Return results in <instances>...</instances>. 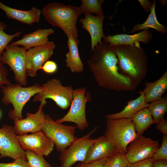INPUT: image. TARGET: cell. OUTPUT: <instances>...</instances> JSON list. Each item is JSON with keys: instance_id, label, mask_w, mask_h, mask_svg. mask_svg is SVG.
Instances as JSON below:
<instances>
[{"instance_id": "8fae6325", "label": "cell", "mask_w": 167, "mask_h": 167, "mask_svg": "<svg viewBox=\"0 0 167 167\" xmlns=\"http://www.w3.org/2000/svg\"><path fill=\"white\" fill-rule=\"evenodd\" d=\"M159 146L157 140L137 135L127 146L125 155L129 163L141 161L152 158Z\"/></svg>"}, {"instance_id": "8d00e7d4", "label": "cell", "mask_w": 167, "mask_h": 167, "mask_svg": "<svg viewBox=\"0 0 167 167\" xmlns=\"http://www.w3.org/2000/svg\"><path fill=\"white\" fill-rule=\"evenodd\" d=\"M156 127L163 135H167V121L164 118L157 124Z\"/></svg>"}, {"instance_id": "5b68a950", "label": "cell", "mask_w": 167, "mask_h": 167, "mask_svg": "<svg viewBox=\"0 0 167 167\" xmlns=\"http://www.w3.org/2000/svg\"><path fill=\"white\" fill-rule=\"evenodd\" d=\"M104 135L117 148L125 154L129 144L137 136L135 125L130 118L106 119Z\"/></svg>"}, {"instance_id": "2e32d148", "label": "cell", "mask_w": 167, "mask_h": 167, "mask_svg": "<svg viewBox=\"0 0 167 167\" xmlns=\"http://www.w3.org/2000/svg\"><path fill=\"white\" fill-rule=\"evenodd\" d=\"M118 151L104 135L95 139L88 151L84 162L110 157Z\"/></svg>"}, {"instance_id": "4316f807", "label": "cell", "mask_w": 167, "mask_h": 167, "mask_svg": "<svg viewBox=\"0 0 167 167\" xmlns=\"http://www.w3.org/2000/svg\"><path fill=\"white\" fill-rule=\"evenodd\" d=\"M80 7L82 14L84 15L92 13L96 15H104L101 5L104 2L102 0H81Z\"/></svg>"}, {"instance_id": "9c48e42d", "label": "cell", "mask_w": 167, "mask_h": 167, "mask_svg": "<svg viewBox=\"0 0 167 167\" xmlns=\"http://www.w3.org/2000/svg\"><path fill=\"white\" fill-rule=\"evenodd\" d=\"M96 128L81 138H76L67 148L61 152L60 167H71L77 162H84L88 150L95 139L91 136Z\"/></svg>"}, {"instance_id": "d6a6232c", "label": "cell", "mask_w": 167, "mask_h": 167, "mask_svg": "<svg viewBox=\"0 0 167 167\" xmlns=\"http://www.w3.org/2000/svg\"><path fill=\"white\" fill-rule=\"evenodd\" d=\"M108 158H105L88 162H80L75 167H103Z\"/></svg>"}, {"instance_id": "484cf974", "label": "cell", "mask_w": 167, "mask_h": 167, "mask_svg": "<svg viewBox=\"0 0 167 167\" xmlns=\"http://www.w3.org/2000/svg\"><path fill=\"white\" fill-rule=\"evenodd\" d=\"M148 108L153 119L154 123L157 124L164 118L167 111V96L151 102Z\"/></svg>"}, {"instance_id": "f35d334b", "label": "cell", "mask_w": 167, "mask_h": 167, "mask_svg": "<svg viewBox=\"0 0 167 167\" xmlns=\"http://www.w3.org/2000/svg\"><path fill=\"white\" fill-rule=\"evenodd\" d=\"M153 167H167V160H159L153 161Z\"/></svg>"}, {"instance_id": "74e56055", "label": "cell", "mask_w": 167, "mask_h": 167, "mask_svg": "<svg viewBox=\"0 0 167 167\" xmlns=\"http://www.w3.org/2000/svg\"><path fill=\"white\" fill-rule=\"evenodd\" d=\"M138 1L146 12L150 11L153 5L152 2L148 0H139Z\"/></svg>"}, {"instance_id": "52a82bcc", "label": "cell", "mask_w": 167, "mask_h": 167, "mask_svg": "<svg viewBox=\"0 0 167 167\" xmlns=\"http://www.w3.org/2000/svg\"><path fill=\"white\" fill-rule=\"evenodd\" d=\"M76 126H67L57 122L49 115H45L41 131L54 143L57 150L61 152L74 141Z\"/></svg>"}, {"instance_id": "cb8c5ba5", "label": "cell", "mask_w": 167, "mask_h": 167, "mask_svg": "<svg viewBox=\"0 0 167 167\" xmlns=\"http://www.w3.org/2000/svg\"><path fill=\"white\" fill-rule=\"evenodd\" d=\"M135 125L137 135H142L152 124L154 121L148 108L143 109L130 118Z\"/></svg>"}, {"instance_id": "44dd1931", "label": "cell", "mask_w": 167, "mask_h": 167, "mask_svg": "<svg viewBox=\"0 0 167 167\" xmlns=\"http://www.w3.org/2000/svg\"><path fill=\"white\" fill-rule=\"evenodd\" d=\"M138 93L139 96L128 101L122 110L118 113L107 115L106 119L130 118L140 110L148 108L149 103L146 102L143 93L141 90Z\"/></svg>"}, {"instance_id": "9a60e30c", "label": "cell", "mask_w": 167, "mask_h": 167, "mask_svg": "<svg viewBox=\"0 0 167 167\" xmlns=\"http://www.w3.org/2000/svg\"><path fill=\"white\" fill-rule=\"evenodd\" d=\"M43 108L39 106L35 113H27L25 118L14 121V127L16 134L21 135L41 131L45 117L42 110Z\"/></svg>"}, {"instance_id": "e575fe53", "label": "cell", "mask_w": 167, "mask_h": 167, "mask_svg": "<svg viewBox=\"0 0 167 167\" xmlns=\"http://www.w3.org/2000/svg\"><path fill=\"white\" fill-rule=\"evenodd\" d=\"M8 71L0 60V87L11 84L7 79Z\"/></svg>"}, {"instance_id": "3957f363", "label": "cell", "mask_w": 167, "mask_h": 167, "mask_svg": "<svg viewBox=\"0 0 167 167\" xmlns=\"http://www.w3.org/2000/svg\"><path fill=\"white\" fill-rule=\"evenodd\" d=\"M42 13L49 24L61 28L67 36L71 35L78 40L76 22L82 14L79 6L53 2L45 5Z\"/></svg>"}, {"instance_id": "7402d4cb", "label": "cell", "mask_w": 167, "mask_h": 167, "mask_svg": "<svg viewBox=\"0 0 167 167\" xmlns=\"http://www.w3.org/2000/svg\"><path fill=\"white\" fill-rule=\"evenodd\" d=\"M67 36L69 51L66 54V66L69 68L72 73L81 72L84 67L79 52V41L75 40L71 35Z\"/></svg>"}, {"instance_id": "e0dca14e", "label": "cell", "mask_w": 167, "mask_h": 167, "mask_svg": "<svg viewBox=\"0 0 167 167\" xmlns=\"http://www.w3.org/2000/svg\"><path fill=\"white\" fill-rule=\"evenodd\" d=\"M104 15L94 16L92 14L85 15L84 18L79 19L82 24V28L89 33L91 38V51L98 44H100L104 35L103 25Z\"/></svg>"}, {"instance_id": "60d3db41", "label": "cell", "mask_w": 167, "mask_h": 167, "mask_svg": "<svg viewBox=\"0 0 167 167\" xmlns=\"http://www.w3.org/2000/svg\"><path fill=\"white\" fill-rule=\"evenodd\" d=\"M1 111L0 110V118L1 117Z\"/></svg>"}, {"instance_id": "7c38bea8", "label": "cell", "mask_w": 167, "mask_h": 167, "mask_svg": "<svg viewBox=\"0 0 167 167\" xmlns=\"http://www.w3.org/2000/svg\"><path fill=\"white\" fill-rule=\"evenodd\" d=\"M56 45L53 41H49L44 45L31 48L26 53V71L28 75L36 76L37 71L49 60L54 54Z\"/></svg>"}, {"instance_id": "603a6c76", "label": "cell", "mask_w": 167, "mask_h": 167, "mask_svg": "<svg viewBox=\"0 0 167 167\" xmlns=\"http://www.w3.org/2000/svg\"><path fill=\"white\" fill-rule=\"evenodd\" d=\"M167 89V71L159 79L154 82H146L142 91L147 103L158 100L162 97Z\"/></svg>"}, {"instance_id": "d590c367", "label": "cell", "mask_w": 167, "mask_h": 167, "mask_svg": "<svg viewBox=\"0 0 167 167\" xmlns=\"http://www.w3.org/2000/svg\"><path fill=\"white\" fill-rule=\"evenodd\" d=\"M152 158L133 163H128L126 167H153Z\"/></svg>"}, {"instance_id": "4dcf8cb0", "label": "cell", "mask_w": 167, "mask_h": 167, "mask_svg": "<svg viewBox=\"0 0 167 167\" xmlns=\"http://www.w3.org/2000/svg\"><path fill=\"white\" fill-rule=\"evenodd\" d=\"M152 158L153 161L167 160V135H163L161 146L156 151Z\"/></svg>"}, {"instance_id": "1f68e13d", "label": "cell", "mask_w": 167, "mask_h": 167, "mask_svg": "<svg viewBox=\"0 0 167 167\" xmlns=\"http://www.w3.org/2000/svg\"><path fill=\"white\" fill-rule=\"evenodd\" d=\"M0 167H30L26 159L19 158L11 163H0Z\"/></svg>"}, {"instance_id": "f546056e", "label": "cell", "mask_w": 167, "mask_h": 167, "mask_svg": "<svg viewBox=\"0 0 167 167\" xmlns=\"http://www.w3.org/2000/svg\"><path fill=\"white\" fill-rule=\"evenodd\" d=\"M128 163L125 154L118 151L108 158L103 167H126Z\"/></svg>"}, {"instance_id": "83f0119b", "label": "cell", "mask_w": 167, "mask_h": 167, "mask_svg": "<svg viewBox=\"0 0 167 167\" xmlns=\"http://www.w3.org/2000/svg\"><path fill=\"white\" fill-rule=\"evenodd\" d=\"M27 161L30 167H52L44 156L38 155L30 150L25 151Z\"/></svg>"}, {"instance_id": "ba28073f", "label": "cell", "mask_w": 167, "mask_h": 167, "mask_svg": "<svg viewBox=\"0 0 167 167\" xmlns=\"http://www.w3.org/2000/svg\"><path fill=\"white\" fill-rule=\"evenodd\" d=\"M27 51L22 47L9 44L2 52L0 58L3 64L7 65L12 70L15 80L23 86L27 84Z\"/></svg>"}, {"instance_id": "ac0fdd59", "label": "cell", "mask_w": 167, "mask_h": 167, "mask_svg": "<svg viewBox=\"0 0 167 167\" xmlns=\"http://www.w3.org/2000/svg\"><path fill=\"white\" fill-rule=\"evenodd\" d=\"M152 37L153 35L150 31L147 29L133 35L120 34L113 36H104L103 40L104 41L108 43L109 46L120 45L133 46L135 43L140 41L147 44Z\"/></svg>"}, {"instance_id": "6da1fadb", "label": "cell", "mask_w": 167, "mask_h": 167, "mask_svg": "<svg viewBox=\"0 0 167 167\" xmlns=\"http://www.w3.org/2000/svg\"><path fill=\"white\" fill-rule=\"evenodd\" d=\"M91 52L87 62L99 86L118 92L136 90L132 80L120 71L118 58L108 43L102 41Z\"/></svg>"}, {"instance_id": "ffe728a7", "label": "cell", "mask_w": 167, "mask_h": 167, "mask_svg": "<svg viewBox=\"0 0 167 167\" xmlns=\"http://www.w3.org/2000/svg\"><path fill=\"white\" fill-rule=\"evenodd\" d=\"M52 28H39L35 31L24 35L20 40L13 42V45L22 46L27 50L35 47L41 45L48 41V36L54 33Z\"/></svg>"}, {"instance_id": "8992f818", "label": "cell", "mask_w": 167, "mask_h": 167, "mask_svg": "<svg viewBox=\"0 0 167 167\" xmlns=\"http://www.w3.org/2000/svg\"><path fill=\"white\" fill-rule=\"evenodd\" d=\"M42 90L36 94L33 101H40L43 106L47 99H52L60 108L64 109L70 106L73 98L74 90L71 86H63L60 80L54 78L42 84Z\"/></svg>"}, {"instance_id": "f1b7e54d", "label": "cell", "mask_w": 167, "mask_h": 167, "mask_svg": "<svg viewBox=\"0 0 167 167\" xmlns=\"http://www.w3.org/2000/svg\"><path fill=\"white\" fill-rule=\"evenodd\" d=\"M6 28V24L0 20V58L2 52L10 42L14 38L19 36L21 34V32L19 31L13 34H7L4 31Z\"/></svg>"}, {"instance_id": "277c9868", "label": "cell", "mask_w": 167, "mask_h": 167, "mask_svg": "<svg viewBox=\"0 0 167 167\" xmlns=\"http://www.w3.org/2000/svg\"><path fill=\"white\" fill-rule=\"evenodd\" d=\"M2 96L1 102L5 105L11 104L13 109L9 111L8 117L13 120L23 118V109L31 97L40 92L42 86L36 83L32 86L24 87L19 84H11L1 87Z\"/></svg>"}, {"instance_id": "d4e9b609", "label": "cell", "mask_w": 167, "mask_h": 167, "mask_svg": "<svg viewBox=\"0 0 167 167\" xmlns=\"http://www.w3.org/2000/svg\"><path fill=\"white\" fill-rule=\"evenodd\" d=\"M155 0H154L150 13L145 21L141 24H135L133 27L131 32L152 28L162 34H166L167 33L166 27L160 24L157 19L155 13Z\"/></svg>"}, {"instance_id": "30bf717a", "label": "cell", "mask_w": 167, "mask_h": 167, "mask_svg": "<svg viewBox=\"0 0 167 167\" xmlns=\"http://www.w3.org/2000/svg\"><path fill=\"white\" fill-rule=\"evenodd\" d=\"M86 93V89L84 88L74 90L73 100L69 111L63 117L55 121L60 123L65 122L74 123L77 128L82 131L87 128L88 125L86 118L85 107L88 100Z\"/></svg>"}, {"instance_id": "5bb4252c", "label": "cell", "mask_w": 167, "mask_h": 167, "mask_svg": "<svg viewBox=\"0 0 167 167\" xmlns=\"http://www.w3.org/2000/svg\"><path fill=\"white\" fill-rule=\"evenodd\" d=\"M0 128L3 142L0 159L6 157L14 160L19 158L26 159L25 152L18 141L14 126L5 124Z\"/></svg>"}, {"instance_id": "7a4b0ae2", "label": "cell", "mask_w": 167, "mask_h": 167, "mask_svg": "<svg viewBox=\"0 0 167 167\" xmlns=\"http://www.w3.org/2000/svg\"><path fill=\"white\" fill-rule=\"evenodd\" d=\"M110 47L118 58L121 72L129 77L137 87L148 72V57L139 42L135 43L133 46L120 45Z\"/></svg>"}, {"instance_id": "836d02e7", "label": "cell", "mask_w": 167, "mask_h": 167, "mask_svg": "<svg viewBox=\"0 0 167 167\" xmlns=\"http://www.w3.org/2000/svg\"><path fill=\"white\" fill-rule=\"evenodd\" d=\"M58 68V66L55 62L48 60L44 64L41 69L46 74H51L55 73Z\"/></svg>"}, {"instance_id": "ab89813d", "label": "cell", "mask_w": 167, "mask_h": 167, "mask_svg": "<svg viewBox=\"0 0 167 167\" xmlns=\"http://www.w3.org/2000/svg\"><path fill=\"white\" fill-rule=\"evenodd\" d=\"M160 1H161V4H163V5H166V3H165L164 2H165L166 1L161 0Z\"/></svg>"}, {"instance_id": "d6986e66", "label": "cell", "mask_w": 167, "mask_h": 167, "mask_svg": "<svg viewBox=\"0 0 167 167\" xmlns=\"http://www.w3.org/2000/svg\"><path fill=\"white\" fill-rule=\"evenodd\" d=\"M0 9L5 12L8 18L29 25L38 23L42 13L40 10L34 6L28 11L19 10L9 7L0 1Z\"/></svg>"}, {"instance_id": "4fadbf2b", "label": "cell", "mask_w": 167, "mask_h": 167, "mask_svg": "<svg viewBox=\"0 0 167 167\" xmlns=\"http://www.w3.org/2000/svg\"><path fill=\"white\" fill-rule=\"evenodd\" d=\"M17 137L25 151L30 150L38 155L47 156L54 149V143L41 131L29 135H17Z\"/></svg>"}, {"instance_id": "b9f144b4", "label": "cell", "mask_w": 167, "mask_h": 167, "mask_svg": "<svg viewBox=\"0 0 167 167\" xmlns=\"http://www.w3.org/2000/svg\"></svg>"}]
</instances>
